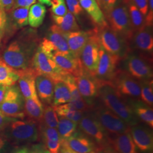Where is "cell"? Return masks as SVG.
<instances>
[{"mask_svg": "<svg viewBox=\"0 0 153 153\" xmlns=\"http://www.w3.org/2000/svg\"><path fill=\"white\" fill-rule=\"evenodd\" d=\"M88 153H99L97 151H96V150H93V151H91V152H88Z\"/></svg>", "mask_w": 153, "mask_h": 153, "instance_id": "obj_56", "label": "cell"}, {"mask_svg": "<svg viewBox=\"0 0 153 153\" xmlns=\"http://www.w3.org/2000/svg\"><path fill=\"white\" fill-rule=\"evenodd\" d=\"M123 2L124 4L127 2L133 4L145 18L148 13V0H123Z\"/></svg>", "mask_w": 153, "mask_h": 153, "instance_id": "obj_41", "label": "cell"}, {"mask_svg": "<svg viewBox=\"0 0 153 153\" xmlns=\"http://www.w3.org/2000/svg\"><path fill=\"white\" fill-rule=\"evenodd\" d=\"M71 95L69 89L62 81L54 82V94L52 105L57 106L70 102Z\"/></svg>", "mask_w": 153, "mask_h": 153, "instance_id": "obj_30", "label": "cell"}, {"mask_svg": "<svg viewBox=\"0 0 153 153\" xmlns=\"http://www.w3.org/2000/svg\"><path fill=\"white\" fill-rule=\"evenodd\" d=\"M83 9L88 13L96 27L107 25L104 13L95 0H79Z\"/></svg>", "mask_w": 153, "mask_h": 153, "instance_id": "obj_26", "label": "cell"}, {"mask_svg": "<svg viewBox=\"0 0 153 153\" xmlns=\"http://www.w3.org/2000/svg\"><path fill=\"white\" fill-rule=\"evenodd\" d=\"M123 60L125 61L126 71L137 80L153 78L152 58L141 54L136 55L131 51Z\"/></svg>", "mask_w": 153, "mask_h": 153, "instance_id": "obj_10", "label": "cell"}, {"mask_svg": "<svg viewBox=\"0 0 153 153\" xmlns=\"http://www.w3.org/2000/svg\"><path fill=\"white\" fill-rule=\"evenodd\" d=\"M25 112L29 119L40 123L43 117L44 106L38 97L25 99Z\"/></svg>", "mask_w": 153, "mask_h": 153, "instance_id": "obj_28", "label": "cell"}, {"mask_svg": "<svg viewBox=\"0 0 153 153\" xmlns=\"http://www.w3.org/2000/svg\"><path fill=\"white\" fill-rule=\"evenodd\" d=\"M55 25L64 33H69L80 30L74 16L70 11H68L64 16L52 15Z\"/></svg>", "mask_w": 153, "mask_h": 153, "instance_id": "obj_29", "label": "cell"}, {"mask_svg": "<svg viewBox=\"0 0 153 153\" xmlns=\"http://www.w3.org/2000/svg\"><path fill=\"white\" fill-rule=\"evenodd\" d=\"M97 152L99 153H116L114 148H112V146L111 145L97 150Z\"/></svg>", "mask_w": 153, "mask_h": 153, "instance_id": "obj_51", "label": "cell"}, {"mask_svg": "<svg viewBox=\"0 0 153 153\" xmlns=\"http://www.w3.org/2000/svg\"><path fill=\"white\" fill-rule=\"evenodd\" d=\"M11 153H30V149L27 146H23L15 149Z\"/></svg>", "mask_w": 153, "mask_h": 153, "instance_id": "obj_52", "label": "cell"}, {"mask_svg": "<svg viewBox=\"0 0 153 153\" xmlns=\"http://www.w3.org/2000/svg\"><path fill=\"white\" fill-rule=\"evenodd\" d=\"M104 16L109 27L129 44L134 31L127 6L123 2L116 3Z\"/></svg>", "mask_w": 153, "mask_h": 153, "instance_id": "obj_3", "label": "cell"}, {"mask_svg": "<svg viewBox=\"0 0 153 153\" xmlns=\"http://www.w3.org/2000/svg\"><path fill=\"white\" fill-rule=\"evenodd\" d=\"M141 87L140 98L145 103L153 107V79L139 81Z\"/></svg>", "mask_w": 153, "mask_h": 153, "instance_id": "obj_37", "label": "cell"}, {"mask_svg": "<svg viewBox=\"0 0 153 153\" xmlns=\"http://www.w3.org/2000/svg\"><path fill=\"white\" fill-rule=\"evenodd\" d=\"M39 2L42 4H45L49 6V3H48V0H38Z\"/></svg>", "mask_w": 153, "mask_h": 153, "instance_id": "obj_54", "label": "cell"}, {"mask_svg": "<svg viewBox=\"0 0 153 153\" xmlns=\"http://www.w3.org/2000/svg\"><path fill=\"white\" fill-rule=\"evenodd\" d=\"M52 57L62 70L74 76H76L82 73L85 69L82 65L80 58H76L71 53L55 52Z\"/></svg>", "mask_w": 153, "mask_h": 153, "instance_id": "obj_18", "label": "cell"}, {"mask_svg": "<svg viewBox=\"0 0 153 153\" xmlns=\"http://www.w3.org/2000/svg\"><path fill=\"white\" fill-rule=\"evenodd\" d=\"M16 71L19 75L18 87L24 99L38 97L35 85L37 72L32 67Z\"/></svg>", "mask_w": 153, "mask_h": 153, "instance_id": "obj_17", "label": "cell"}, {"mask_svg": "<svg viewBox=\"0 0 153 153\" xmlns=\"http://www.w3.org/2000/svg\"><path fill=\"white\" fill-rule=\"evenodd\" d=\"M7 87L0 85V104L2 103L5 95Z\"/></svg>", "mask_w": 153, "mask_h": 153, "instance_id": "obj_53", "label": "cell"}, {"mask_svg": "<svg viewBox=\"0 0 153 153\" xmlns=\"http://www.w3.org/2000/svg\"><path fill=\"white\" fill-rule=\"evenodd\" d=\"M0 111L11 118L25 119V99L16 84L7 87L4 98L0 104Z\"/></svg>", "mask_w": 153, "mask_h": 153, "instance_id": "obj_9", "label": "cell"}, {"mask_svg": "<svg viewBox=\"0 0 153 153\" xmlns=\"http://www.w3.org/2000/svg\"><path fill=\"white\" fill-rule=\"evenodd\" d=\"M63 81L65 83L69 89L71 100L69 103H71L74 108L84 112H88L93 108L86 103L79 92L74 79V76L69 74L65 76Z\"/></svg>", "mask_w": 153, "mask_h": 153, "instance_id": "obj_23", "label": "cell"}, {"mask_svg": "<svg viewBox=\"0 0 153 153\" xmlns=\"http://www.w3.org/2000/svg\"><path fill=\"white\" fill-rule=\"evenodd\" d=\"M9 149V141L5 133L0 131V153H7Z\"/></svg>", "mask_w": 153, "mask_h": 153, "instance_id": "obj_43", "label": "cell"}, {"mask_svg": "<svg viewBox=\"0 0 153 153\" xmlns=\"http://www.w3.org/2000/svg\"><path fill=\"white\" fill-rule=\"evenodd\" d=\"M16 120V119L10 117L0 111V131L5 129L12 121Z\"/></svg>", "mask_w": 153, "mask_h": 153, "instance_id": "obj_45", "label": "cell"}, {"mask_svg": "<svg viewBox=\"0 0 153 153\" xmlns=\"http://www.w3.org/2000/svg\"><path fill=\"white\" fill-rule=\"evenodd\" d=\"M58 123L59 117L54 107L52 105H45L42 120L40 123L50 128H57Z\"/></svg>", "mask_w": 153, "mask_h": 153, "instance_id": "obj_38", "label": "cell"}, {"mask_svg": "<svg viewBox=\"0 0 153 153\" xmlns=\"http://www.w3.org/2000/svg\"><path fill=\"white\" fill-rule=\"evenodd\" d=\"M99 42L103 49L123 60L131 51L129 44L115 32L108 25L96 27Z\"/></svg>", "mask_w": 153, "mask_h": 153, "instance_id": "obj_4", "label": "cell"}, {"mask_svg": "<svg viewBox=\"0 0 153 153\" xmlns=\"http://www.w3.org/2000/svg\"><path fill=\"white\" fill-rule=\"evenodd\" d=\"M100 44L96 33L95 28L91 30V34L86 44L83 48L80 60L84 68L95 76L99 62V52Z\"/></svg>", "mask_w": 153, "mask_h": 153, "instance_id": "obj_12", "label": "cell"}, {"mask_svg": "<svg viewBox=\"0 0 153 153\" xmlns=\"http://www.w3.org/2000/svg\"><path fill=\"white\" fill-rule=\"evenodd\" d=\"M153 0H148V9L145 16V26L153 27Z\"/></svg>", "mask_w": 153, "mask_h": 153, "instance_id": "obj_42", "label": "cell"}, {"mask_svg": "<svg viewBox=\"0 0 153 153\" xmlns=\"http://www.w3.org/2000/svg\"><path fill=\"white\" fill-rule=\"evenodd\" d=\"M98 97L102 104L119 116L129 126L140 123L128 103L127 98L117 92L110 81L98 79Z\"/></svg>", "mask_w": 153, "mask_h": 153, "instance_id": "obj_1", "label": "cell"}, {"mask_svg": "<svg viewBox=\"0 0 153 153\" xmlns=\"http://www.w3.org/2000/svg\"><path fill=\"white\" fill-rule=\"evenodd\" d=\"M38 98L45 105H52L54 94V81L48 76L38 74L35 78Z\"/></svg>", "mask_w": 153, "mask_h": 153, "instance_id": "obj_20", "label": "cell"}, {"mask_svg": "<svg viewBox=\"0 0 153 153\" xmlns=\"http://www.w3.org/2000/svg\"><path fill=\"white\" fill-rule=\"evenodd\" d=\"M102 11L104 14L111 9L117 3V0H102Z\"/></svg>", "mask_w": 153, "mask_h": 153, "instance_id": "obj_47", "label": "cell"}, {"mask_svg": "<svg viewBox=\"0 0 153 153\" xmlns=\"http://www.w3.org/2000/svg\"><path fill=\"white\" fill-rule=\"evenodd\" d=\"M15 0H0V7L6 11H10L13 7Z\"/></svg>", "mask_w": 153, "mask_h": 153, "instance_id": "obj_48", "label": "cell"}, {"mask_svg": "<svg viewBox=\"0 0 153 153\" xmlns=\"http://www.w3.org/2000/svg\"><path fill=\"white\" fill-rule=\"evenodd\" d=\"M95 1L98 3V4L100 6V7L102 8V2H103V1L102 0H95Z\"/></svg>", "mask_w": 153, "mask_h": 153, "instance_id": "obj_55", "label": "cell"}, {"mask_svg": "<svg viewBox=\"0 0 153 153\" xmlns=\"http://www.w3.org/2000/svg\"><path fill=\"white\" fill-rule=\"evenodd\" d=\"M46 38L53 45L56 52L71 53L64 33L56 25L50 27Z\"/></svg>", "mask_w": 153, "mask_h": 153, "instance_id": "obj_27", "label": "cell"}, {"mask_svg": "<svg viewBox=\"0 0 153 153\" xmlns=\"http://www.w3.org/2000/svg\"><path fill=\"white\" fill-rule=\"evenodd\" d=\"M46 8L40 3L34 4L30 6L28 11V22L31 27H40L44 21L46 14Z\"/></svg>", "mask_w": 153, "mask_h": 153, "instance_id": "obj_31", "label": "cell"}, {"mask_svg": "<svg viewBox=\"0 0 153 153\" xmlns=\"http://www.w3.org/2000/svg\"><path fill=\"white\" fill-rule=\"evenodd\" d=\"M51 6L53 15L56 16H64L68 11L65 0H55Z\"/></svg>", "mask_w": 153, "mask_h": 153, "instance_id": "obj_39", "label": "cell"}, {"mask_svg": "<svg viewBox=\"0 0 153 153\" xmlns=\"http://www.w3.org/2000/svg\"><path fill=\"white\" fill-rule=\"evenodd\" d=\"M78 125L79 129L95 142L97 147L96 151L111 145V138L108 134L95 116L91 109L84 113Z\"/></svg>", "mask_w": 153, "mask_h": 153, "instance_id": "obj_6", "label": "cell"}, {"mask_svg": "<svg viewBox=\"0 0 153 153\" xmlns=\"http://www.w3.org/2000/svg\"><path fill=\"white\" fill-rule=\"evenodd\" d=\"M131 49H137L141 55L152 58L153 52V27L145 26L134 32L129 43Z\"/></svg>", "mask_w": 153, "mask_h": 153, "instance_id": "obj_15", "label": "cell"}, {"mask_svg": "<svg viewBox=\"0 0 153 153\" xmlns=\"http://www.w3.org/2000/svg\"><path fill=\"white\" fill-rule=\"evenodd\" d=\"M36 0H15L13 9L18 7H30L36 3Z\"/></svg>", "mask_w": 153, "mask_h": 153, "instance_id": "obj_46", "label": "cell"}, {"mask_svg": "<svg viewBox=\"0 0 153 153\" xmlns=\"http://www.w3.org/2000/svg\"><path fill=\"white\" fill-rule=\"evenodd\" d=\"M29 9V7H18L10 10V18L16 27H23L28 24V16Z\"/></svg>", "mask_w": 153, "mask_h": 153, "instance_id": "obj_36", "label": "cell"}, {"mask_svg": "<svg viewBox=\"0 0 153 153\" xmlns=\"http://www.w3.org/2000/svg\"><path fill=\"white\" fill-rule=\"evenodd\" d=\"M68 10L74 16H79L83 13L84 10L79 4V0H65Z\"/></svg>", "mask_w": 153, "mask_h": 153, "instance_id": "obj_40", "label": "cell"}, {"mask_svg": "<svg viewBox=\"0 0 153 153\" xmlns=\"http://www.w3.org/2000/svg\"><path fill=\"white\" fill-rule=\"evenodd\" d=\"M5 129V134L9 141L16 144L36 142L39 138L37 123L31 119H16Z\"/></svg>", "mask_w": 153, "mask_h": 153, "instance_id": "obj_5", "label": "cell"}, {"mask_svg": "<svg viewBox=\"0 0 153 153\" xmlns=\"http://www.w3.org/2000/svg\"><path fill=\"white\" fill-rule=\"evenodd\" d=\"M68 146L76 153H88L97 150L95 142L79 129L65 140Z\"/></svg>", "mask_w": 153, "mask_h": 153, "instance_id": "obj_19", "label": "cell"}, {"mask_svg": "<svg viewBox=\"0 0 153 153\" xmlns=\"http://www.w3.org/2000/svg\"><path fill=\"white\" fill-rule=\"evenodd\" d=\"M91 111L107 132L110 138L129 131L130 126L104 105L102 104L93 107Z\"/></svg>", "mask_w": 153, "mask_h": 153, "instance_id": "obj_7", "label": "cell"}, {"mask_svg": "<svg viewBox=\"0 0 153 153\" xmlns=\"http://www.w3.org/2000/svg\"><path fill=\"white\" fill-rule=\"evenodd\" d=\"M110 144L116 153H137L129 131L111 138Z\"/></svg>", "mask_w": 153, "mask_h": 153, "instance_id": "obj_25", "label": "cell"}, {"mask_svg": "<svg viewBox=\"0 0 153 153\" xmlns=\"http://www.w3.org/2000/svg\"><path fill=\"white\" fill-rule=\"evenodd\" d=\"M1 37H2V36H0V43H1Z\"/></svg>", "mask_w": 153, "mask_h": 153, "instance_id": "obj_57", "label": "cell"}, {"mask_svg": "<svg viewBox=\"0 0 153 153\" xmlns=\"http://www.w3.org/2000/svg\"><path fill=\"white\" fill-rule=\"evenodd\" d=\"M128 103L137 118L150 128L153 127V110L152 107L143 102L140 99H127Z\"/></svg>", "mask_w": 153, "mask_h": 153, "instance_id": "obj_24", "label": "cell"}, {"mask_svg": "<svg viewBox=\"0 0 153 153\" xmlns=\"http://www.w3.org/2000/svg\"><path fill=\"white\" fill-rule=\"evenodd\" d=\"M128 7L132 27L134 32L145 26V18L136 6L131 2L125 4Z\"/></svg>", "mask_w": 153, "mask_h": 153, "instance_id": "obj_35", "label": "cell"}, {"mask_svg": "<svg viewBox=\"0 0 153 153\" xmlns=\"http://www.w3.org/2000/svg\"><path fill=\"white\" fill-rule=\"evenodd\" d=\"M39 136L44 146L51 153H59L61 140L57 128H50L40 123L39 126Z\"/></svg>", "mask_w": 153, "mask_h": 153, "instance_id": "obj_21", "label": "cell"}, {"mask_svg": "<svg viewBox=\"0 0 153 153\" xmlns=\"http://www.w3.org/2000/svg\"><path fill=\"white\" fill-rule=\"evenodd\" d=\"M74 79L82 98L93 108L95 99L98 97V79L91 76L86 69L74 76Z\"/></svg>", "mask_w": 153, "mask_h": 153, "instance_id": "obj_13", "label": "cell"}, {"mask_svg": "<svg viewBox=\"0 0 153 153\" xmlns=\"http://www.w3.org/2000/svg\"><path fill=\"white\" fill-rule=\"evenodd\" d=\"M99 62L95 77L101 81H111L117 66L121 60L118 57L111 55L100 45L99 52Z\"/></svg>", "mask_w": 153, "mask_h": 153, "instance_id": "obj_14", "label": "cell"}, {"mask_svg": "<svg viewBox=\"0 0 153 153\" xmlns=\"http://www.w3.org/2000/svg\"><path fill=\"white\" fill-rule=\"evenodd\" d=\"M7 22L6 11L0 7V36H2L5 31Z\"/></svg>", "mask_w": 153, "mask_h": 153, "instance_id": "obj_44", "label": "cell"}, {"mask_svg": "<svg viewBox=\"0 0 153 153\" xmlns=\"http://www.w3.org/2000/svg\"><path fill=\"white\" fill-rule=\"evenodd\" d=\"M54 108L59 117H65L77 123L81 120L85 113L74 108L70 103L55 106Z\"/></svg>", "mask_w": 153, "mask_h": 153, "instance_id": "obj_33", "label": "cell"}, {"mask_svg": "<svg viewBox=\"0 0 153 153\" xmlns=\"http://www.w3.org/2000/svg\"><path fill=\"white\" fill-rule=\"evenodd\" d=\"M36 49L33 42L17 40L9 44L5 50L2 60L15 70L25 69L31 67L33 56Z\"/></svg>", "mask_w": 153, "mask_h": 153, "instance_id": "obj_2", "label": "cell"}, {"mask_svg": "<svg viewBox=\"0 0 153 153\" xmlns=\"http://www.w3.org/2000/svg\"><path fill=\"white\" fill-rule=\"evenodd\" d=\"M18 79L19 75L16 70L0 60V85L6 87L11 86L16 84Z\"/></svg>", "mask_w": 153, "mask_h": 153, "instance_id": "obj_32", "label": "cell"}, {"mask_svg": "<svg viewBox=\"0 0 153 153\" xmlns=\"http://www.w3.org/2000/svg\"><path fill=\"white\" fill-rule=\"evenodd\" d=\"M150 128L146 125L140 123L129 128V132L133 142L137 148L143 153H153V131Z\"/></svg>", "mask_w": 153, "mask_h": 153, "instance_id": "obj_16", "label": "cell"}, {"mask_svg": "<svg viewBox=\"0 0 153 153\" xmlns=\"http://www.w3.org/2000/svg\"><path fill=\"white\" fill-rule=\"evenodd\" d=\"M59 153H76L73 151L71 148H69L65 140H62L61 141V144L60 148L59 150Z\"/></svg>", "mask_w": 153, "mask_h": 153, "instance_id": "obj_50", "label": "cell"}, {"mask_svg": "<svg viewBox=\"0 0 153 153\" xmlns=\"http://www.w3.org/2000/svg\"><path fill=\"white\" fill-rule=\"evenodd\" d=\"M91 34V31H76L64 33L71 53L76 58H80L82 49L86 44Z\"/></svg>", "mask_w": 153, "mask_h": 153, "instance_id": "obj_22", "label": "cell"}, {"mask_svg": "<svg viewBox=\"0 0 153 153\" xmlns=\"http://www.w3.org/2000/svg\"><path fill=\"white\" fill-rule=\"evenodd\" d=\"M30 153H51L44 146V145L38 144L33 145L30 149Z\"/></svg>", "mask_w": 153, "mask_h": 153, "instance_id": "obj_49", "label": "cell"}, {"mask_svg": "<svg viewBox=\"0 0 153 153\" xmlns=\"http://www.w3.org/2000/svg\"><path fill=\"white\" fill-rule=\"evenodd\" d=\"M57 128L61 141L66 140L76 131L78 123L65 117H59Z\"/></svg>", "mask_w": 153, "mask_h": 153, "instance_id": "obj_34", "label": "cell"}, {"mask_svg": "<svg viewBox=\"0 0 153 153\" xmlns=\"http://www.w3.org/2000/svg\"><path fill=\"white\" fill-rule=\"evenodd\" d=\"M111 82L117 92L124 98L140 99V82L126 70L117 69Z\"/></svg>", "mask_w": 153, "mask_h": 153, "instance_id": "obj_11", "label": "cell"}, {"mask_svg": "<svg viewBox=\"0 0 153 153\" xmlns=\"http://www.w3.org/2000/svg\"><path fill=\"white\" fill-rule=\"evenodd\" d=\"M31 67L38 74L48 76L54 82L63 81L65 76L69 74L62 70L56 63L52 56L45 53L39 46L33 56Z\"/></svg>", "mask_w": 153, "mask_h": 153, "instance_id": "obj_8", "label": "cell"}]
</instances>
